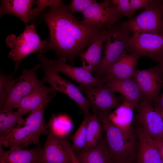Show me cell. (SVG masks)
Segmentation results:
<instances>
[{
	"instance_id": "1",
	"label": "cell",
	"mask_w": 163,
	"mask_h": 163,
	"mask_svg": "<svg viewBox=\"0 0 163 163\" xmlns=\"http://www.w3.org/2000/svg\"><path fill=\"white\" fill-rule=\"evenodd\" d=\"M42 15L50 34L44 53L53 50L59 58L68 59L72 63L102 29L83 24L64 4L50 8Z\"/></svg>"
},
{
	"instance_id": "2",
	"label": "cell",
	"mask_w": 163,
	"mask_h": 163,
	"mask_svg": "<svg viewBox=\"0 0 163 163\" xmlns=\"http://www.w3.org/2000/svg\"><path fill=\"white\" fill-rule=\"evenodd\" d=\"M48 103H43L31 112L25 120L23 126H17L10 132L0 135V145L13 149L26 148L30 145L38 144L40 136L48 133L44 117Z\"/></svg>"
},
{
	"instance_id": "3",
	"label": "cell",
	"mask_w": 163,
	"mask_h": 163,
	"mask_svg": "<svg viewBox=\"0 0 163 163\" xmlns=\"http://www.w3.org/2000/svg\"><path fill=\"white\" fill-rule=\"evenodd\" d=\"M107 115L97 116L106 133L107 145L112 158H136L138 144L136 130L132 126L127 131L122 130L108 119Z\"/></svg>"
},
{
	"instance_id": "4",
	"label": "cell",
	"mask_w": 163,
	"mask_h": 163,
	"mask_svg": "<svg viewBox=\"0 0 163 163\" xmlns=\"http://www.w3.org/2000/svg\"><path fill=\"white\" fill-rule=\"evenodd\" d=\"M48 40L40 37L34 24H27L23 32L18 36L10 34L6 37V45L10 48L8 57L14 62L15 72L21 61L29 55L36 53L43 54Z\"/></svg>"
},
{
	"instance_id": "5",
	"label": "cell",
	"mask_w": 163,
	"mask_h": 163,
	"mask_svg": "<svg viewBox=\"0 0 163 163\" xmlns=\"http://www.w3.org/2000/svg\"><path fill=\"white\" fill-rule=\"evenodd\" d=\"M37 58L43 68L44 76L41 82L49 84L56 91L69 96L78 105L85 114L90 113V105L86 97L83 96L77 87L61 77L50 66V60L43 54L39 53Z\"/></svg>"
},
{
	"instance_id": "6",
	"label": "cell",
	"mask_w": 163,
	"mask_h": 163,
	"mask_svg": "<svg viewBox=\"0 0 163 163\" xmlns=\"http://www.w3.org/2000/svg\"><path fill=\"white\" fill-rule=\"evenodd\" d=\"M131 32L163 35V5L162 0H153L141 13L122 22Z\"/></svg>"
},
{
	"instance_id": "7",
	"label": "cell",
	"mask_w": 163,
	"mask_h": 163,
	"mask_svg": "<svg viewBox=\"0 0 163 163\" xmlns=\"http://www.w3.org/2000/svg\"><path fill=\"white\" fill-rule=\"evenodd\" d=\"M41 66L40 63L33 68L24 69L21 76L11 81L7 97L0 110L11 111L17 108L21 100L43 84L36 75L37 70Z\"/></svg>"
},
{
	"instance_id": "8",
	"label": "cell",
	"mask_w": 163,
	"mask_h": 163,
	"mask_svg": "<svg viewBox=\"0 0 163 163\" xmlns=\"http://www.w3.org/2000/svg\"><path fill=\"white\" fill-rule=\"evenodd\" d=\"M131 32L121 23H118L112 33L105 41L104 55L102 58L95 76L101 78L106 69L120 56L127 47Z\"/></svg>"
},
{
	"instance_id": "9",
	"label": "cell",
	"mask_w": 163,
	"mask_h": 163,
	"mask_svg": "<svg viewBox=\"0 0 163 163\" xmlns=\"http://www.w3.org/2000/svg\"><path fill=\"white\" fill-rule=\"evenodd\" d=\"M77 87L86 95L90 107L97 115H108L111 109L121 104L115 92L104 83L95 86L79 85Z\"/></svg>"
},
{
	"instance_id": "10",
	"label": "cell",
	"mask_w": 163,
	"mask_h": 163,
	"mask_svg": "<svg viewBox=\"0 0 163 163\" xmlns=\"http://www.w3.org/2000/svg\"><path fill=\"white\" fill-rule=\"evenodd\" d=\"M82 23L88 26L100 28H109L118 23L122 16L117 12L111 0L96 2L82 13Z\"/></svg>"
},
{
	"instance_id": "11",
	"label": "cell",
	"mask_w": 163,
	"mask_h": 163,
	"mask_svg": "<svg viewBox=\"0 0 163 163\" xmlns=\"http://www.w3.org/2000/svg\"><path fill=\"white\" fill-rule=\"evenodd\" d=\"M131 53L147 56L159 62L163 54V35L134 33L130 37L127 47Z\"/></svg>"
},
{
	"instance_id": "12",
	"label": "cell",
	"mask_w": 163,
	"mask_h": 163,
	"mask_svg": "<svg viewBox=\"0 0 163 163\" xmlns=\"http://www.w3.org/2000/svg\"><path fill=\"white\" fill-rule=\"evenodd\" d=\"M132 78L138 85L144 99L153 104L158 98L162 88L163 72L159 66L136 69Z\"/></svg>"
},
{
	"instance_id": "13",
	"label": "cell",
	"mask_w": 163,
	"mask_h": 163,
	"mask_svg": "<svg viewBox=\"0 0 163 163\" xmlns=\"http://www.w3.org/2000/svg\"><path fill=\"white\" fill-rule=\"evenodd\" d=\"M138 113L134 118L139 126L152 138L163 135V118L145 100L139 103Z\"/></svg>"
},
{
	"instance_id": "14",
	"label": "cell",
	"mask_w": 163,
	"mask_h": 163,
	"mask_svg": "<svg viewBox=\"0 0 163 163\" xmlns=\"http://www.w3.org/2000/svg\"><path fill=\"white\" fill-rule=\"evenodd\" d=\"M116 24L109 28L101 29L90 45L78 56L82 61V67L91 74L98 68L104 42L114 30Z\"/></svg>"
},
{
	"instance_id": "15",
	"label": "cell",
	"mask_w": 163,
	"mask_h": 163,
	"mask_svg": "<svg viewBox=\"0 0 163 163\" xmlns=\"http://www.w3.org/2000/svg\"><path fill=\"white\" fill-rule=\"evenodd\" d=\"M67 60L64 58H59L57 60H50L49 63L57 72L66 75L80 85L95 86L104 83L101 79L93 76L82 67H76L68 64Z\"/></svg>"
},
{
	"instance_id": "16",
	"label": "cell",
	"mask_w": 163,
	"mask_h": 163,
	"mask_svg": "<svg viewBox=\"0 0 163 163\" xmlns=\"http://www.w3.org/2000/svg\"><path fill=\"white\" fill-rule=\"evenodd\" d=\"M100 79L113 92L120 93L124 99L138 109L139 102L144 99L138 85L133 78L119 79L104 77Z\"/></svg>"
},
{
	"instance_id": "17",
	"label": "cell",
	"mask_w": 163,
	"mask_h": 163,
	"mask_svg": "<svg viewBox=\"0 0 163 163\" xmlns=\"http://www.w3.org/2000/svg\"><path fill=\"white\" fill-rule=\"evenodd\" d=\"M136 163H163V160L153 138L139 125Z\"/></svg>"
},
{
	"instance_id": "18",
	"label": "cell",
	"mask_w": 163,
	"mask_h": 163,
	"mask_svg": "<svg viewBox=\"0 0 163 163\" xmlns=\"http://www.w3.org/2000/svg\"><path fill=\"white\" fill-rule=\"evenodd\" d=\"M140 57L136 53L127 54L125 50L123 51L120 57L106 69L102 78L105 77L119 79L132 78Z\"/></svg>"
},
{
	"instance_id": "19",
	"label": "cell",
	"mask_w": 163,
	"mask_h": 163,
	"mask_svg": "<svg viewBox=\"0 0 163 163\" xmlns=\"http://www.w3.org/2000/svg\"><path fill=\"white\" fill-rule=\"evenodd\" d=\"M56 91L43 84L24 97L20 101L18 110L23 115L30 113L43 103H49L55 96Z\"/></svg>"
},
{
	"instance_id": "20",
	"label": "cell",
	"mask_w": 163,
	"mask_h": 163,
	"mask_svg": "<svg viewBox=\"0 0 163 163\" xmlns=\"http://www.w3.org/2000/svg\"><path fill=\"white\" fill-rule=\"evenodd\" d=\"M40 156L45 163H71L60 139L49 133Z\"/></svg>"
},
{
	"instance_id": "21",
	"label": "cell",
	"mask_w": 163,
	"mask_h": 163,
	"mask_svg": "<svg viewBox=\"0 0 163 163\" xmlns=\"http://www.w3.org/2000/svg\"><path fill=\"white\" fill-rule=\"evenodd\" d=\"M39 142L32 149H10L5 151L0 145V163H36L40 158L42 148Z\"/></svg>"
},
{
	"instance_id": "22",
	"label": "cell",
	"mask_w": 163,
	"mask_h": 163,
	"mask_svg": "<svg viewBox=\"0 0 163 163\" xmlns=\"http://www.w3.org/2000/svg\"><path fill=\"white\" fill-rule=\"evenodd\" d=\"M34 1L32 0H2L0 8V17L6 14L14 15L25 24L31 20L30 13Z\"/></svg>"
},
{
	"instance_id": "23",
	"label": "cell",
	"mask_w": 163,
	"mask_h": 163,
	"mask_svg": "<svg viewBox=\"0 0 163 163\" xmlns=\"http://www.w3.org/2000/svg\"><path fill=\"white\" fill-rule=\"evenodd\" d=\"M80 163H112V157L103 136L95 147L87 150H82L75 154Z\"/></svg>"
},
{
	"instance_id": "24",
	"label": "cell",
	"mask_w": 163,
	"mask_h": 163,
	"mask_svg": "<svg viewBox=\"0 0 163 163\" xmlns=\"http://www.w3.org/2000/svg\"><path fill=\"white\" fill-rule=\"evenodd\" d=\"M134 107L124 99L120 105L112 112L107 115L108 119L122 130L126 132L132 126L134 118Z\"/></svg>"
},
{
	"instance_id": "25",
	"label": "cell",
	"mask_w": 163,
	"mask_h": 163,
	"mask_svg": "<svg viewBox=\"0 0 163 163\" xmlns=\"http://www.w3.org/2000/svg\"><path fill=\"white\" fill-rule=\"evenodd\" d=\"M103 130L97 115L95 113L90 114L87 125L86 143L83 150H88L96 146L103 137Z\"/></svg>"
},
{
	"instance_id": "26",
	"label": "cell",
	"mask_w": 163,
	"mask_h": 163,
	"mask_svg": "<svg viewBox=\"0 0 163 163\" xmlns=\"http://www.w3.org/2000/svg\"><path fill=\"white\" fill-rule=\"evenodd\" d=\"M72 123L66 115H54L48 126V133L59 139H67L72 129Z\"/></svg>"
},
{
	"instance_id": "27",
	"label": "cell",
	"mask_w": 163,
	"mask_h": 163,
	"mask_svg": "<svg viewBox=\"0 0 163 163\" xmlns=\"http://www.w3.org/2000/svg\"><path fill=\"white\" fill-rule=\"evenodd\" d=\"M0 135L7 133L16 127L21 126L25 120L23 115L18 111H6L0 110Z\"/></svg>"
},
{
	"instance_id": "28",
	"label": "cell",
	"mask_w": 163,
	"mask_h": 163,
	"mask_svg": "<svg viewBox=\"0 0 163 163\" xmlns=\"http://www.w3.org/2000/svg\"><path fill=\"white\" fill-rule=\"evenodd\" d=\"M90 113L85 114L84 119L78 129L72 136V148L74 152L82 150L85 145L87 133V125Z\"/></svg>"
},
{
	"instance_id": "29",
	"label": "cell",
	"mask_w": 163,
	"mask_h": 163,
	"mask_svg": "<svg viewBox=\"0 0 163 163\" xmlns=\"http://www.w3.org/2000/svg\"><path fill=\"white\" fill-rule=\"evenodd\" d=\"M37 5L36 7L33 8L30 13L31 20L41 14L43 10L47 7L50 8L60 6L63 4V1L61 0L34 1Z\"/></svg>"
},
{
	"instance_id": "30",
	"label": "cell",
	"mask_w": 163,
	"mask_h": 163,
	"mask_svg": "<svg viewBox=\"0 0 163 163\" xmlns=\"http://www.w3.org/2000/svg\"><path fill=\"white\" fill-rule=\"evenodd\" d=\"M14 74H5L1 72L0 75V107L4 103L6 98L11 82Z\"/></svg>"
},
{
	"instance_id": "31",
	"label": "cell",
	"mask_w": 163,
	"mask_h": 163,
	"mask_svg": "<svg viewBox=\"0 0 163 163\" xmlns=\"http://www.w3.org/2000/svg\"><path fill=\"white\" fill-rule=\"evenodd\" d=\"M112 4L117 12L122 17L124 16L129 18L133 14L129 0H111Z\"/></svg>"
},
{
	"instance_id": "32",
	"label": "cell",
	"mask_w": 163,
	"mask_h": 163,
	"mask_svg": "<svg viewBox=\"0 0 163 163\" xmlns=\"http://www.w3.org/2000/svg\"><path fill=\"white\" fill-rule=\"evenodd\" d=\"M95 0H72L68 5L69 10L72 13H82L90 5L97 2Z\"/></svg>"
},
{
	"instance_id": "33",
	"label": "cell",
	"mask_w": 163,
	"mask_h": 163,
	"mask_svg": "<svg viewBox=\"0 0 163 163\" xmlns=\"http://www.w3.org/2000/svg\"><path fill=\"white\" fill-rule=\"evenodd\" d=\"M133 15L137 11L148 8L153 0H129Z\"/></svg>"
},
{
	"instance_id": "34",
	"label": "cell",
	"mask_w": 163,
	"mask_h": 163,
	"mask_svg": "<svg viewBox=\"0 0 163 163\" xmlns=\"http://www.w3.org/2000/svg\"><path fill=\"white\" fill-rule=\"evenodd\" d=\"M162 92L156 101L152 105L155 111L163 118V80L162 85Z\"/></svg>"
},
{
	"instance_id": "35",
	"label": "cell",
	"mask_w": 163,
	"mask_h": 163,
	"mask_svg": "<svg viewBox=\"0 0 163 163\" xmlns=\"http://www.w3.org/2000/svg\"><path fill=\"white\" fill-rule=\"evenodd\" d=\"M64 146L70 157L71 163H80L69 142H67L65 143Z\"/></svg>"
},
{
	"instance_id": "36",
	"label": "cell",
	"mask_w": 163,
	"mask_h": 163,
	"mask_svg": "<svg viewBox=\"0 0 163 163\" xmlns=\"http://www.w3.org/2000/svg\"><path fill=\"white\" fill-rule=\"evenodd\" d=\"M153 139L163 160V135Z\"/></svg>"
},
{
	"instance_id": "37",
	"label": "cell",
	"mask_w": 163,
	"mask_h": 163,
	"mask_svg": "<svg viewBox=\"0 0 163 163\" xmlns=\"http://www.w3.org/2000/svg\"><path fill=\"white\" fill-rule=\"evenodd\" d=\"M112 163H136V158L124 159H115L112 158Z\"/></svg>"
},
{
	"instance_id": "38",
	"label": "cell",
	"mask_w": 163,
	"mask_h": 163,
	"mask_svg": "<svg viewBox=\"0 0 163 163\" xmlns=\"http://www.w3.org/2000/svg\"><path fill=\"white\" fill-rule=\"evenodd\" d=\"M159 62L160 63V65L159 67L163 72V54Z\"/></svg>"
},
{
	"instance_id": "39",
	"label": "cell",
	"mask_w": 163,
	"mask_h": 163,
	"mask_svg": "<svg viewBox=\"0 0 163 163\" xmlns=\"http://www.w3.org/2000/svg\"><path fill=\"white\" fill-rule=\"evenodd\" d=\"M36 163H45L44 162L43 160H42L41 157L40 156V158L39 159V160Z\"/></svg>"
},
{
	"instance_id": "40",
	"label": "cell",
	"mask_w": 163,
	"mask_h": 163,
	"mask_svg": "<svg viewBox=\"0 0 163 163\" xmlns=\"http://www.w3.org/2000/svg\"><path fill=\"white\" fill-rule=\"evenodd\" d=\"M162 5H163V0H162Z\"/></svg>"
},
{
	"instance_id": "41",
	"label": "cell",
	"mask_w": 163,
	"mask_h": 163,
	"mask_svg": "<svg viewBox=\"0 0 163 163\" xmlns=\"http://www.w3.org/2000/svg\"></svg>"
}]
</instances>
